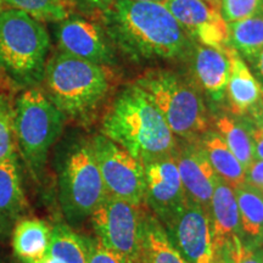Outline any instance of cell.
<instances>
[{"label": "cell", "mask_w": 263, "mask_h": 263, "mask_svg": "<svg viewBox=\"0 0 263 263\" xmlns=\"http://www.w3.org/2000/svg\"><path fill=\"white\" fill-rule=\"evenodd\" d=\"M219 10L229 25L263 12L259 0H221Z\"/></svg>", "instance_id": "29"}, {"label": "cell", "mask_w": 263, "mask_h": 263, "mask_svg": "<svg viewBox=\"0 0 263 263\" xmlns=\"http://www.w3.org/2000/svg\"><path fill=\"white\" fill-rule=\"evenodd\" d=\"M136 2H153V3H163L164 0H136Z\"/></svg>", "instance_id": "39"}, {"label": "cell", "mask_w": 263, "mask_h": 263, "mask_svg": "<svg viewBox=\"0 0 263 263\" xmlns=\"http://www.w3.org/2000/svg\"><path fill=\"white\" fill-rule=\"evenodd\" d=\"M88 239L82 238L70 227L58 224L51 228L49 255L61 263H88Z\"/></svg>", "instance_id": "25"}, {"label": "cell", "mask_w": 263, "mask_h": 263, "mask_svg": "<svg viewBox=\"0 0 263 263\" xmlns=\"http://www.w3.org/2000/svg\"><path fill=\"white\" fill-rule=\"evenodd\" d=\"M250 64H251L252 67V73H254L256 80L258 81V83L263 88V49L250 61Z\"/></svg>", "instance_id": "34"}, {"label": "cell", "mask_w": 263, "mask_h": 263, "mask_svg": "<svg viewBox=\"0 0 263 263\" xmlns=\"http://www.w3.org/2000/svg\"><path fill=\"white\" fill-rule=\"evenodd\" d=\"M55 38L60 51L73 58L107 67L116 61L106 29L93 20L68 16L58 22Z\"/></svg>", "instance_id": "10"}, {"label": "cell", "mask_w": 263, "mask_h": 263, "mask_svg": "<svg viewBox=\"0 0 263 263\" xmlns=\"http://www.w3.org/2000/svg\"><path fill=\"white\" fill-rule=\"evenodd\" d=\"M261 2V6H262V11H263V0H259Z\"/></svg>", "instance_id": "41"}, {"label": "cell", "mask_w": 263, "mask_h": 263, "mask_svg": "<svg viewBox=\"0 0 263 263\" xmlns=\"http://www.w3.org/2000/svg\"><path fill=\"white\" fill-rule=\"evenodd\" d=\"M88 263H127L123 256L105 246L99 239H88Z\"/></svg>", "instance_id": "30"}, {"label": "cell", "mask_w": 263, "mask_h": 263, "mask_svg": "<svg viewBox=\"0 0 263 263\" xmlns=\"http://www.w3.org/2000/svg\"><path fill=\"white\" fill-rule=\"evenodd\" d=\"M213 126L216 133L222 138L229 150L246 170V167L255 160L254 144L250 136L248 123L240 122L235 117L222 114L213 118Z\"/></svg>", "instance_id": "23"}, {"label": "cell", "mask_w": 263, "mask_h": 263, "mask_svg": "<svg viewBox=\"0 0 263 263\" xmlns=\"http://www.w3.org/2000/svg\"><path fill=\"white\" fill-rule=\"evenodd\" d=\"M2 76H4V74H3V72L0 71V81H2Z\"/></svg>", "instance_id": "42"}, {"label": "cell", "mask_w": 263, "mask_h": 263, "mask_svg": "<svg viewBox=\"0 0 263 263\" xmlns=\"http://www.w3.org/2000/svg\"><path fill=\"white\" fill-rule=\"evenodd\" d=\"M224 51L229 59V80L226 93L229 108L235 116H248L261 98L262 87L234 48L229 45Z\"/></svg>", "instance_id": "16"}, {"label": "cell", "mask_w": 263, "mask_h": 263, "mask_svg": "<svg viewBox=\"0 0 263 263\" xmlns=\"http://www.w3.org/2000/svg\"><path fill=\"white\" fill-rule=\"evenodd\" d=\"M250 118H263V88H262V94L259 98L258 103L255 105V107L250 111L248 115Z\"/></svg>", "instance_id": "35"}, {"label": "cell", "mask_w": 263, "mask_h": 263, "mask_svg": "<svg viewBox=\"0 0 263 263\" xmlns=\"http://www.w3.org/2000/svg\"><path fill=\"white\" fill-rule=\"evenodd\" d=\"M234 192L240 216V238L246 244L263 246V193L246 183Z\"/></svg>", "instance_id": "21"}, {"label": "cell", "mask_w": 263, "mask_h": 263, "mask_svg": "<svg viewBox=\"0 0 263 263\" xmlns=\"http://www.w3.org/2000/svg\"><path fill=\"white\" fill-rule=\"evenodd\" d=\"M101 134L143 164L174 155L176 137L155 105L136 83L127 85L104 115Z\"/></svg>", "instance_id": "2"}, {"label": "cell", "mask_w": 263, "mask_h": 263, "mask_svg": "<svg viewBox=\"0 0 263 263\" xmlns=\"http://www.w3.org/2000/svg\"><path fill=\"white\" fill-rule=\"evenodd\" d=\"M73 4H77L90 14L103 15L111 5L112 0H72Z\"/></svg>", "instance_id": "32"}, {"label": "cell", "mask_w": 263, "mask_h": 263, "mask_svg": "<svg viewBox=\"0 0 263 263\" xmlns=\"http://www.w3.org/2000/svg\"><path fill=\"white\" fill-rule=\"evenodd\" d=\"M140 263H186L172 245L163 226L144 211Z\"/></svg>", "instance_id": "22"}, {"label": "cell", "mask_w": 263, "mask_h": 263, "mask_svg": "<svg viewBox=\"0 0 263 263\" xmlns=\"http://www.w3.org/2000/svg\"><path fill=\"white\" fill-rule=\"evenodd\" d=\"M213 256L219 255L227 242L234 235L240 236V216L235 192L229 184L218 177L210 205Z\"/></svg>", "instance_id": "15"}, {"label": "cell", "mask_w": 263, "mask_h": 263, "mask_svg": "<svg viewBox=\"0 0 263 263\" xmlns=\"http://www.w3.org/2000/svg\"><path fill=\"white\" fill-rule=\"evenodd\" d=\"M37 263H61V262H60V261H58L57 258L51 257L50 255H48V256H45L44 258H42L41 261H38Z\"/></svg>", "instance_id": "36"}, {"label": "cell", "mask_w": 263, "mask_h": 263, "mask_svg": "<svg viewBox=\"0 0 263 263\" xmlns=\"http://www.w3.org/2000/svg\"><path fill=\"white\" fill-rule=\"evenodd\" d=\"M167 236L186 263H211L213 259L209 215L188 199L163 226Z\"/></svg>", "instance_id": "12"}, {"label": "cell", "mask_w": 263, "mask_h": 263, "mask_svg": "<svg viewBox=\"0 0 263 263\" xmlns=\"http://www.w3.org/2000/svg\"><path fill=\"white\" fill-rule=\"evenodd\" d=\"M193 67L197 83L215 103L224 100L229 80V59L224 50L194 45Z\"/></svg>", "instance_id": "17"}, {"label": "cell", "mask_w": 263, "mask_h": 263, "mask_svg": "<svg viewBox=\"0 0 263 263\" xmlns=\"http://www.w3.org/2000/svg\"><path fill=\"white\" fill-rule=\"evenodd\" d=\"M199 143L219 178L229 184L233 189L245 183V167L215 130H206L202 133Z\"/></svg>", "instance_id": "20"}, {"label": "cell", "mask_w": 263, "mask_h": 263, "mask_svg": "<svg viewBox=\"0 0 263 263\" xmlns=\"http://www.w3.org/2000/svg\"><path fill=\"white\" fill-rule=\"evenodd\" d=\"M185 195L209 215L217 176L199 141L188 140L174 153Z\"/></svg>", "instance_id": "14"}, {"label": "cell", "mask_w": 263, "mask_h": 263, "mask_svg": "<svg viewBox=\"0 0 263 263\" xmlns=\"http://www.w3.org/2000/svg\"><path fill=\"white\" fill-rule=\"evenodd\" d=\"M50 51V37L43 25L16 9L0 12V71L20 88L42 84Z\"/></svg>", "instance_id": "4"}, {"label": "cell", "mask_w": 263, "mask_h": 263, "mask_svg": "<svg viewBox=\"0 0 263 263\" xmlns=\"http://www.w3.org/2000/svg\"><path fill=\"white\" fill-rule=\"evenodd\" d=\"M229 43L249 62L263 49V12L229 25Z\"/></svg>", "instance_id": "24"}, {"label": "cell", "mask_w": 263, "mask_h": 263, "mask_svg": "<svg viewBox=\"0 0 263 263\" xmlns=\"http://www.w3.org/2000/svg\"><path fill=\"white\" fill-rule=\"evenodd\" d=\"M140 207L107 195L90 216L98 239L127 263H140L144 218Z\"/></svg>", "instance_id": "8"}, {"label": "cell", "mask_w": 263, "mask_h": 263, "mask_svg": "<svg viewBox=\"0 0 263 263\" xmlns=\"http://www.w3.org/2000/svg\"><path fill=\"white\" fill-rule=\"evenodd\" d=\"M211 263H227V262L224 261V258H223L222 255H216L213 256V259Z\"/></svg>", "instance_id": "38"}, {"label": "cell", "mask_w": 263, "mask_h": 263, "mask_svg": "<svg viewBox=\"0 0 263 263\" xmlns=\"http://www.w3.org/2000/svg\"><path fill=\"white\" fill-rule=\"evenodd\" d=\"M66 116L44 90L27 88L14 100L16 146L34 177L44 170L50 147L61 136Z\"/></svg>", "instance_id": "5"}, {"label": "cell", "mask_w": 263, "mask_h": 263, "mask_svg": "<svg viewBox=\"0 0 263 263\" xmlns=\"http://www.w3.org/2000/svg\"><path fill=\"white\" fill-rule=\"evenodd\" d=\"M245 183L263 193V160L255 159L246 167Z\"/></svg>", "instance_id": "31"}, {"label": "cell", "mask_w": 263, "mask_h": 263, "mask_svg": "<svg viewBox=\"0 0 263 263\" xmlns=\"http://www.w3.org/2000/svg\"><path fill=\"white\" fill-rule=\"evenodd\" d=\"M246 123H248L250 136L254 144V157L257 160H263V129L252 123L251 121Z\"/></svg>", "instance_id": "33"}, {"label": "cell", "mask_w": 263, "mask_h": 263, "mask_svg": "<svg viewBox=\"0 0 263 263\" xmlns=\"http://www.w3.org/2000/svg\"><path fill=\"white\" fill-rule=\"evenodd\" d=\"M16 154L14 132V100L0 93V162Z\"/></svg>", "instance_id": "27"}, {"label": "cell", "mask_w": 263, "mask_h": 263, "mask_svg": "<svg viewBox=\"0 0 263 263\" xmlns=\"http://www.w3.org/2000/svg\"><path fill=\"white\" fill-rule=\"evenodd\" d=\"M51 228L42 219H20L12 229V248L24 263H37L49 255Z\"/></svg>", "instance_id": "19"}, {"label": "cell", "mask_w": 263, "mask_h": 263, "mask_svg": "<svg viewBox=\"0 0 263 263\" xmlns=\"http://www.w3.org/2000/svg\"><path fill=\"white\" fill-rule=\"evenodd\" d=\"M145 180L144 203L164 226L182 209L188 197L184 192L174 155L143 163Z\"/></svg>", "instance_id": "11"}, {"label": "cell", "mask_w": 263, "mask_h": 263, "mask_svg": "<svg viewBox=\"0 0 263 263\" xmlns=\"http://www.w3.org/2000/svg\"><path fill=\"white\" fill-rule=\"evenodd\" d=\"M163 4L199 44L219 50L230 45L229 24L216 0H164Z\"/></svg>", "instance_id": "13"}, {"label": "cell", "mask_w": 263, "mask_h": 263, "mask_svg": "<svg viewBox=\"0 0 263 263\" xmlns=\"http://www.w3.org/2000/svg\"><path fill=\"white\" fill-rule=\"evenodd\" d=\"M155 105L174 137L195 140L207 130V111L201 95L180 76L167 70H150L136 81Z\"/></svg>", "instance_id": "6"}, {"label": "cell", "mask_w": 263, "mask_h": 263, "mask_svg": "<svg viewBox=\"0 0 263 263\" xmlns=\"http://www.w3.org/2000/svg\"><path fill=\"white\" fill-rule=\"evenodd\" d=\"M90 145L107 195L138 206L144 205L145 180L143 164L103 134L95 136Z\"/></svg>", "instance_id": "9"}, {"label": "cell", "mask_w": 263, "mask_h": 263, "mask_svg": "<svg viewBox=\"0 0 263 263\" xmlns=\"http://www.w3.org/2000/svg\"><path fill=\"white\" fill-rule=\"evenodd\" d=\"M5 6L24 11L41 22H60L72 15V0H3Z\"/></svg>", "instance_id": "26"}, {"label": "cell", "mask_w": 263, "mask_h": 263, "mask_svg": "<svg viewBox=\"0 0 263 263\" xmlns=\"http://www.w3.org/2000/svg\"><path fill=\"white\" fill-rule=\"evenodd\" d=\"M107 196L90 141L72 146L59 174V199L71 224L89 218Z\"/></svg>", "instance_id": "7"}, {"label": "cell", "mask_w": 263, "mask_h": 263, "mask_svg": "<svg viewBox=\"0 0 263 263\" xmlns=\"http://www.w3.org/2000/svg\"><path fill=\"white\" fill-rule=\"evenodd\" d=\"M219 255L227 263H263V246L246 244L239 235H234Z\"/></svg>", "instance_id": "28"}, {"label": "cell", "mask_w": 263, "mask_h": 263, "mask_svg": "<svg viewBox=\"0 0 263 263\" xmlns=\"http://www.w3.org/2000/svg\"><path fill=\"white\" fill-rule=\"evenodd\" d=\"M252 123H255L256 126H258L261 129H263V118H250Z\"/></svg>", "instance_id": "37"}, {"label": "cell", "mask_w": 263, "mask_h": 263, "mask_svg": "<svg viewBox=\"0 0 263 263\" xmlns=\"http://www.w3.org/2000/svg\"><path fill=\"white\" fill-rule=\"evenodd\" d=\"M111 82L107 66L59 51L48 59L42 84L47 97L66 117L84 120L104 103Z\"/></svg>", "instance_id": "3"}, {"label": "cell", "mask_w": 263, "mask_h": 263, "mask_svg": "<svg viewBox=\"0 0 263 263\" xmlns=\"http://www.w3.org/2000/svg\"><path fill=\"white\" fill-rule=\"evenodd\" d=\"M17 154L0 162V238L12 232L26 210Z\"/></svg>", "instance_id": "18"}, {"label": "cell", "mask_w": 263, "mask_h": 263, "mask_svg": "<svg viewBox=\"0 0 263 263\" xmlns=\"http://www.w3.org/2000/svg\"><path fill=\"white\" fill-rule=\"evenodd\" d=\"M101 17L111 42L132 60H173L192 47L189 34L163 3L112 0Z\"/></svg>", "instance_id": "1"}, {"label": "cell", "mask_w": 263, "mask_h": 263, "mask_svg": "<svg viewBox=\"0 0 263 263\" xmlns=\"http://www.w3.org/2000/svg\"><path fill=\"white\" fill-rule=\"evenodd\" d=\"M5 8H6V6L4 4V2H3V0H0V12H2Z\"/></svg>", "instance_id": "40"}]
</instances>
